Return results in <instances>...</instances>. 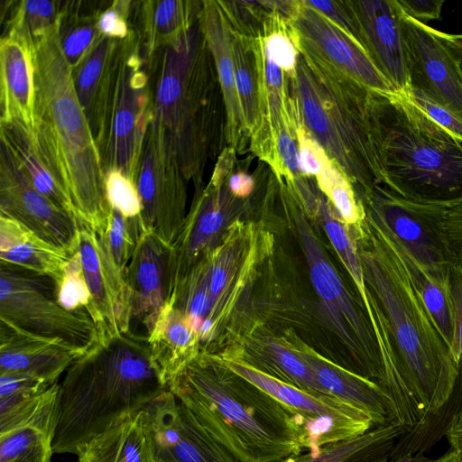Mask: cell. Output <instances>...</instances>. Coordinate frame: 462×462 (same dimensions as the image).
<instances>
[{"mask_svg":"<svg viewBox=\"0 0 462 462\" xmlns=\"http://www.w3.org/2000/svg\"><path fill=\"white\" fill-rule=\"evenodd\" d=\"M371 222L373 248L359 255L380 329L382 389L392 421L408 432L447 402L457 367L402 261L374 217Z\"/></svg>","mask_w":462,"mask_h":462,"instance_id":"1","label":"cell"},{"mask_svg":"<svg viewBox=\"0 0 462 462\" xmlns=\"http://www.w3.org/2000/svg\"><path fill=\"white\" fill-rule=\"evenodd\" d=\"M168 389L239 462H283L307 452V436L294 414L223 362L198 355Z\"/></svg>","mask_w":462,"mask_h":462,"instance_id":"2","label":"cell"},{"mask_svg":"<svg viewBox=\"0 0 462 462\" xmlns=\"http://www.w3.org/2000/svg\"><path fill=\"white\" fill-rule=\"evenodd\" d=\"M167 388L146 337L132 331L97 337L59 383L53 452L78 456L91 439Z\"/></svg>","mask_w":462,"mask_h":462,"instance_id":"3","label":"cell"},{"mask_svg":"<svg viewBox=\"0 0 462 462\" xmlns=\"http://www.w3.org/2000/svg\"><path fill=\"white\" fill-rule=\"evenodd\" d=\"M153 122L185 180L200 178L226 128L216 64L199 20L173 43L146 57ZM225 106V104H224Z\"/></svg>","mask_w":462,"mask_h":462,"instance_id":"4","label":"cell"},{"mask_svg":"<svg viewBox=\"0 0 462 462\" xmlns=\"http://www.w3.org/2000/svg\"><path fill=\"white\" fill-rule=\"evenodd\" d=\"M57 32L30 49L35 87L34 132L69 191L77 218L98 231L105 226L109 209L105 174Z\"/></svg>","mask_w":462,"mask_h":462,"instance_id":"5","label":"cell"},{"mask_svg":"<svg viewBox=\"0 0 462 462\" xmlns=\"http://www.w3.org/2000/svg\"><path fill=\"white\" fill-rule=\"evenodd\" d=\"M370 123L381 186L406 199L462 204V139L403 93L371 91Z\"/></svg>","mask_w":462,"mask_h":462,"instance_id":"6","label":"cell"},{"mask_svg":"<svg viewBox=\"0 0 462 462\" xmlns=\"http://www.w3.org/2000/svg\"><path fill=\"white\" fill-rule=\"evenodd\" d=\"M292 81L302 123L330 161L371 196L381 186L370 123L371 90L298 48Z\"/></svg>","mask_w":462,"mask_h":462,"instance_id":"7","label":"cell"},{"mask_svg":"<svg viewBox=\"0 0 462 462\" xmlns=\"http://www.w3.org/2000/svg\"><path fill=\"white\" fill-rule=\"evenodd\" d=\"M132 29L117 40L89 126L104 174L117 170L136 182L146 132L153 120L147 60Z\"/></svg>","mask_w":462,"mask_h":462,"instance_id":"8","label":"cell"},{"mask_svg":"<svg viewBox=\"0 0 462 462\" xmlns=\"http://www.w3.org/2000/svg\"><path fill=\"white\" fill-rule=\"evenodd\" d=\"M51 279L0 263V321L87 351L97 340L87 310H69L56 300Z\"/></svg>","mask_w":462,"mask_h":462,"instance_id":"9","label":"cell"},{"mask_svg":"<svg viewBox=\"0 0 462 462\" xmlns=\"http://www.w3.org/2000/svg\"><path fill=\"white\" fill-rule=\"evenodd\" d=\"M223 363L294 414L307 436L306 453L316 455L328 444L358 437L377 427L366 411L336 396L308 393L236 360Z\"/></svg>","mask_w":462,"mask_h":462,"instance_id":"10","label":"cell"},{"mask_svg":"<svg viewBox=\"0 0 462 462\" xmlns=\"http://www.w3.org/2000/svg\"><path fill=\"white\" fill-rule=\"evenodd\" d=\"M369 199L371 211L438 282L448 286L454 262L445 221L451 207L406 199L382 186Z\"/></svg>","mask_w":462,"mask_h":462,"instance_id":"11","label":"cell"},{"mask_svg":"<svg viewBox=\"0 0 462 462\" xmlns=\"http://www.w3.org/2000/svg\"><path fill=\"white\" fill-rule=\"evenodd\" d=\"M184 176L158 125L145 134L136 179L143 231L174 245L185 222Z\"/></svg>","mask_w":462,"mask_h":462,"instance_id":"12","label":"cell"},{"mask_svg":"<svg viewBox=\"0 0 462 462\" xmlns=\"http://www.w3.org/2000/svg\"><path fill=\"white\" fill-rule=\"evenodd\" d=\"M400 22L410 89L462 119V70L443 32L411 18L402 9Z\"/></svg>","mask_w":462,"mask_h":462,"instance_id":"13","label":"cell"},{"mask_svg":"<svg viewBox=\"0 0 462 462\" xmlns=\"http://www.w3.org/2000/svg\"><path fill=\"white\" fill-rule=\"evenodd\" d=\"M78 253L90 294L87 312L96 325L97 337H111L131 331L125 273L116 263L103 233L80 220Z\"/></svg>","mask_w":462,"mask_h":462,"instance_id":"14","label":"cell"},{"mask_svg":"<svg viewBox=\"0 0 462 462\" xmlns=\"http://www.w3.org/2000/svg\"><path fill=\"white\" fill-rule=\"evenodd\" d=\"M0 216L17 221L69 255L78 251L79 219L41 193L3 143Z\"/></svg>","mask_w":462,"mask_h":462,"instance_id":"15","label":"cell"},{"mask_svg":"<svg viewBox=\"0 0 462 462\" xmlns=\"http://www.w3.org/2000/svg\"><path fill=\"white\" fill-rule=\"evenodd\" d=\"M142 411L155 462H239L206 433L168 388Z\"/></svg>","mask_w":462,"mask_h":462,"instance_id":"16","label":"cell"},{"mask_svg":"<svg viewBox=\"0 0 462 462\" xmlns=\"http://www.w3.org/2000/svg\"><path fill=\"white\" fill-rule=\"evenodd\" d=\"M287 21L297 48L322 59L371 91L397 93L359 43L304 1H298L294 14Z\"/></svg>","mask_w":462,"mask_h":462,"instance_id":"17","label":"cell"},{"mask_svg":"<svg viewBox=\"0 0 462 462\" xmlns=\"http://www.w3.org/2000/svg\"><path fill=\"white\" fill-rule=\"evenodd\" d=\"M177 252L173 245L143 231L126 268L132 323L152 330L158 316L171 300L176 286Z\"/></svg>","mask_w":462,"mask_h":462,"instance_id":"18","label":"cell"},{"mask_svg":"<svg viewBox=\"0 0 462 462\" xmlns=\"http://www.w3.org/2000/svg\"><path fill=\"white\" fill-rule=\"evenodd\" d=\"M359 42L397 93L410 89L397 0L346 1Z\"/></svg>","mask_w":462,"mask_h":462,"instance_id":"19","label":"cell"},{"mask_svg":"<svg viewBox=\"0 0 462 462\" xmlns=\"http://www.w3.org/2000/svg\"><path fill=\"white\" fill-rule=\"evenodd\" d=\"M86 351L0 321V374L23 373L51 385Z\"/></svg>","mask_w":462,"mask_h":462,"instance_id":"20","label":"cell"},{"mask_svg":"<svg viewBox=\"0 0 462 462\" xmlns=\"http://www.w3.org/2000/svg\"><path fill=\"white\" fill-rule=\"evenodd\" d=\"M201 30L212 53L226 110V140L236 152L250 139L235 82L231 30L218 1H204L199 14Z\"/></svg>","mask_w":462,"mask_h":462,"instance_id":"21","label":"cell"},{"mask_svg":"<svg viewBox=\"0 0 462 462\" xmlns=\"http://www.w3.org/2000/svg\"><path fill=\"white\" fill-rule=\"evenodd\" d=\"M0 78L1 123L14 121L34 129L33 65L25 42L1 38Z\"/></svg>","mask_w":462,"mask_h":462,"instance_id":"22","label":"cell"},{"mask_svg":"<svg viewBox=\"0 0 462 462\" xmlns=\"http://www.w3.org/2000/svg\"><path fill=\"white\" fill-rule=\"evenodd\" d=\"M1 143L41 193L77 217L69 191L34 129L14 121L1 123Z\"/></svg>","mask_w":462,"mask_h":462,"instance_id":"23","label":"cell"},{"mask_svg":"<svg viewBox=\"0 0 462 462\" xmlns=\"http://www.w3.org/2000/svg\"><path fill=\"white\" fill-rule=\"evenodd\" d=\"M295 351L328 393L366 411L377 427L392 421L391 402L377 383L342 368L310 349Z\"/></svg>","mask_w":462,"mask_h":462,"instance_id":"24","label":"cell"},{"mask_svg":"<svg viewBox=\"0 0 462 462\" xmlns=\"http://www.w3.org/2000/svg\"><path fill=\"white\" fill-rule=\"evenodd\" d=\"M229 202L228 194L219 188L208 189L185 220L173 245L177 252L176 284L197 265L223 229L230 213Z\"/></svg>","mask_w":462,"mask_h":462,"instance_id":"25","label":"cell"},{"mask_svg":"<svg viewBox=\"0 0 462 462\" xmlns=\"http://www.w3.org/2000/svg\"><path fill=\"white\" fill-rule=\"evenodd\" d=\"M146 338L152 362L167 386L199 355V336L171 300L161 311Z\"/></svg>","mask_w":462,"mask_h":462,"instance_id":"26","label":"cell"},{"mask_svg":"<svg viewBox=\"0 0 462 462\" xmlns=\"http://www.w3.org/2000/svg\"><path fill=\"white\" fill-rule=\"evenodd\" d=\"M70 255L47 243L27 227L0 216V263L61 281Z\"/></svg>","mask_w":462,"mask_h":462,"instance_id":"27","label":"cell"},{"mask_svg":"<svg viewBox=\"0 0 462 462\" xmlns=\"http://www.w3.org/2000/svg\"><path fill=\"white\" fill-rule=\"evenodd\" d=\"M135 31L146 57L185 34L199 19L202 2L163 0L134 2Z\"/></svg>","mask_w":462,"mask_h":462,"instance_id":"28","label":"cell"},{"mask_svg":"<svg viewBox=\"0 0 462 462\" xmlns=\"http://www.w3.org/2000/svg\"><path fill=\"white\" fill-rule=\"evenodd\" d=\"M78 462H155L143 411L123 418L91 439Z\"/></svg>","mask_w":462,"mask_h":462,"instance_id":"29","label":"cell"},{"mask_svg":"<svg viewBox=\"0 0 462 462\" xmlns=\"http://www.w3.org/2000/svg\"><path fill=\"white\" fill-rule=\"evenodd\" d=\"M407 430L395 421L358 437L328 444L316 455L302 453L283 462H388L397 439Z\"/></svg>","mask_w":462,"mask_h":462,"instance_id":"30","label":"cell"},{"mask_svg":"<svg viewBox=\"0 0 462 462\" xmlns=\"http://www.w3.org/2000/svg\"><path fill=\"white\" fill-rule=\"evenodd\" d=\"M106 2L61 1L58 40L61 52L75 69L104 36L97 21Z\"/></svg>","mask_w":462,"mask_h":462,"instance_id":"31","label":"cell"},{"mask_svg":"<svg viewBox=\"0 0 462 462\" xmlns=\"http://www.w3.org/2000/svg\"><path fill=\"white\" fill-rule=\"evenodd\" d=\"M371 213L402 261L414 288L452 350L455 336V313L448 287L438 282L383 223L372 211Z\"/></svg>","mask_w":462,"mask_h":462,"instance_id":"32","label":"cell"},{"mask_svg":"<svg viewBox=\"0 0 462 462\" xmlns=\"http://www.w3.org/2000/svg\"><path fill=\"white\" fill-rule=\"evenodd\" d=\"M59 383L37 392L0 397V434L34 427L54 438Z\"/></svg>","mask_w":462,"mask_h":462,"instance_id":"33","label":"cell"},{"mask_svg":"<svg viewBox=\"0 0 462 462\" xmlns=\"http://www.w3.org/2000/svg\"><path fill=\"white\" fill-rule=\"evenodd\" d=\"M5 35L25 42L30 49L58 30L61 1H8Z\"/></svg>","mask_w":462,"mask_h":462,"instance_id":"34","label":"cell"},{"mask_svg":"<svg viewBox=\"0 0 462 462\" xmlns=\"http://www.w3.org/2000/svg\"><path fill=\"white\" fill-rule=\"evenodd\" d=\"M230 30L236 88L251 136L259 116V66L255 42L231 26Z\"/></svg>","mask_w":462,"mask_h":462,"instance_id":"35","label":"cell"},{"mask_svg":"<svg viewBox=\"0 0 462 462\" xmlns=\"http://www.w3.org/2000/svg\"><path fill=\"white\" fill-rule=\"evenodd\" d=\"M117 39L103 36L72 70L75 90L89 123L100 100Z\"/></svg>","mask_w":462,"mask_h":462,"instance_id":"36","label":"cell"},{"mask_svg":"<svg viewBox=\"0 0 462 462\" xmlns=\"http://www.w3.org/2000/svg\"><path fill=\"white\" fill-rule=\"evenodd\" d=\"M448 287L455 313V336L452 353L457 367V378L452 394L434 416L435 422L448 427L462 411V267L453 264L448 277Z\"/></svg>","mask_w":462,"mask_h":462,"instance_id":"37","label":"cell"},{"mask_svg":"<svg viewBox=\"0 0 462 462\" xmlns=\"http://www.w3.org/2000/svg\"><path fill=\"white\" fill-rule=\"evenodd\" d=\"M266 354L268 369L263 374L313 394L331 395L295 350L270 340Z\"/></svg>","mask_w":462,"mask_h":462,"instance_id":"38","label":"cell"},{"mask_svg":"<svg viewBox=\"0 0 462 462\" xmlns=\"http://www.w3.org/2000/svg\"><path fill=\"white\" fill-rule=\"evenodd\" d=\"M320 217L324 230L332 245L350 273L360 295L370 325L374 318V309L366 287L360 255L342 223L334 217L329 208L320 206Z\"/></svg>","mask_w":462,"mask_h":462,"instance_id":"39","label":"cell"},{"mask_svg":"<svg viewBox=\"0 0 462 462\" xmlns=\"http://www.w3.org/2000/svg\"><path fill=\"white\" fill-rule=\"evenodd\" d=\"M53 438L34 428L0 434V462H51Z\"/></svg>","mask_w":462,"mask_h":462,"instance_id":"40","label":"cell"},{"mask_svg":"<svg viewBox=\"0 0 462 462\" xmlns=\"http://www.w3.org/2000/svg\"><path fill=\"white\" fill-rule=\"evenodd\" d=\"M98 231L103 233L116 263L125 273L136 242L143 231L142 221H130L109 205L106 225Z\"/></svg>","mask_w":462,"mask_h":462,"instance_id":"41","label":"cell"},{"mask_svg":"<svg viewBox=\"0 0 462 462\" xmlns=\"http://www.w3.org/2000/svg\"><path fill=\"white\" fill-rule=\"evenodd\" d=\"M317 181L344 222L357 224L363 219L364 213L351 182L332 162L317 176Z\"/></svg>","mask_w":462,"mask_h":462,"instance_id":"42","label":"cell"},{"mask_svg":"<svg viewBox=\"0 0 462 462\" xmlns=\"http://www.w3.org/2000/svg\"><path fill=\"white\" fill-rule=\"evenodd\" d=\"M53 287L56 300L65 309L73 311L87 310L90 294L78 251L70 255L61 281Z\"/></svg>","mask_w":462,"mask_h":462,"instance_id":"43","label":"cell"},{"mask_svg":"<svg viewBox=\"0 0 462 462\" xmlns=\"http://www.w3.org/2000/svg\"><path fill=\"white\" fill-rule=\"evenodd\" d=\"M105 186L112 208L130 221L141 220V199L136 185L129 178L117 170H109L105 172Z\"/></svg>","mask_w":462,"mask_h":462,"instance_id":"44","label":"cell"},{"mask_svg":"<svg viewBox=\"0 0 462 462\" xmlns=\"http://www.w3.org/2000/svg\"><path fill=\"white\" fill-rule=\"evenodd\" d=\"M297 136L300 172L303 176L317 177L331 161L322 146L306 130L303 123L297 130Z\"/></svg>","mask_w":462,"mask_h":462,"instance_id":"45","label":"cell"},{"mask_svg":"<svg viewBox=\"0 0 462 462\" xmlns=\"http://www.w3.org/2000/svg\"><path fill=\"white\" fill-rule=\"evenodd\" d=\"M131 1H112L105 7L98 17L97 26L100 32L106 37L124 40L130 29V14L133 8Z\"/></svg>","mask_w":462,"mask_h":462,"instance_id":"46","label":"cell"},{"mask_svg":"<svg viewBox=\"0 0 462 462\" xmlns=\"http://www.w3.org/2000/svg\"><path fill=\"white\" fill-rule=\"evenodd\" d=\"M403 94L415 103L436 124L453 135L462 139L461 118L418 90L410 89Z\"/></svg>","mask_w":462,"mask_h":462,"instance_id":"47","label":"cell"},{"mask_svg":"<svg viewBox=\"0 0 462 462\" xmlns=\"http://www.w3.org/2000/svg\"><path fill=\"white\" fill-rule=\"evenodd\" d=\"M309 6L314 8L327 17L333 24L359 42L358 32L355 18L346 1H304ZM361 45V44H360ZM364 49V48H363Z\"/></svg>","mask_w":462,"mask_h":462,"instance_id":"48","label":"cell"},{"mask_svg":"<svg viewBox=\"0 0 462 462\" xmlns=\"http://www.w3.org/2000/svg\"><path fill=\"white\" fill-rule=\"evenodd\" d=\"M207 266L210 300L214 308L226 286L233 268V256L229 251H223L210 263H207Z\"/></svg>","mask_w":462,"mask_h":462,"instance_id":"49","label":"cell"},{"mask_svg":"<svg viewBox=\"0 0 462 462\" xmlns=\"http://www.w3.org/2000/svg\"><path fill=\"white\" fill-rule=\"evenodd\" d=\"M50 386L42 379L31 374L23 373L0 374V397L37 393Z\"/></svg>","mask_w":462,"mask_h":462,"instance_id":"50","label":"cell"},{"mask_svg":"<svg viewBox=\"0 0 462 462\" xmlns=\"http://www.w3.org/2000/svg\"><path fill=\"white\" fill-rule=\"evenodd\" d=\"M445 235L454 264L462 267V204L449 208L445 221Z\"/></svg>","mask_w":462,"mask_h":462,"instance_id":"51","label":"cell"},{"mask_svg":"<svg viewBox=\"0 0 462 462\" xmlns=\"http://www.w3.org/2000/svg\"><path fill=\"white\" fill-rule=\"evenodd\" d=\"M402 12L411 18L426 23L440 18L443 0H397Z\"/></svg>","mask_w":462,"mask_h":462,"instance_id":"52","label":"cell"},{"mask_svg":"<svg viewBox=\"0 0 462 462\" xmlns=\"http://www.w3.org/2000/svg\"><path fill=\"white\" fill-rule=\"evenodd\" d=\"M236 150L230 146L226 147L216 165L211 184L214 188H219L223 180L232 170L235 162Z\"/></svg>","mask_w":462,"mask_h":462,"instance_id":"53","label":"cell"},{"mask_svg":"<svg viewBox=\"0 0 462 462\" xmlns=\"http://www.w3.org/2000/svg\"><path fill=\"white\" fill-rule=\"evenodd\" d=\"M254 180L253 177L244 171L233 174L228 180L231 193L239 198L247 197L254 189Z\"/></svg>","mask_w":462,"mask_h":462,"instance_id":"54","label":"cell"},{"mask_svg":"<svg viewBox=\"0 0 462 462\" xmlns=\"http://www.w3.org/2000/svg\"><path fill=\"white\" fill-rule=\"evenodd\" d=\"M445 437L450 446L449 450L462 458V411L453 419Z\"/></svg>","mask_w":462,"mask_h":462,"instance_id":"55","label":"cell"},{"mask_svg":"<svg viewBox=\"0 0 462 462\" xmlns=\"http://www.w3.org/2000/svg\"><path fill=\"white\" fill-rule=\"evenodd\" d=\"M443 39L447 46L457 60L462 70V33L451 34L443 32Z\"/></svg>","mask_w":462,"mask_h":462,"instance_id":"56","label":"cell"},{"mask_svg":"<svg viewBox=\"0 0 462 462\" xmlns=\"http://www.w3.org/2000/svg\"><path fill=\"white\" fill-rule=\"evenodd\" d=\"M440 457L438 458H430L424 456L423 452H418L415 454H405L400 456L393 460H389L388 462H439Z\"/></svg>","mask_w":462,"mask_h":462,"instance_id":"57","label":"cell"},{"mask_svg":"<svg viewBox=\"0 0 462 462\" xmlns=\"http://www.w3.org/2000/svg\"><path fill=\"white\" fill-rule=\"evenodd\" d=\"M439 462H462V458L448 450L447 453L440 457Z\"/></svg>","mask_w":462,"mask_h":462,"instance_id":"58","label":"cell"}]
</instances>
